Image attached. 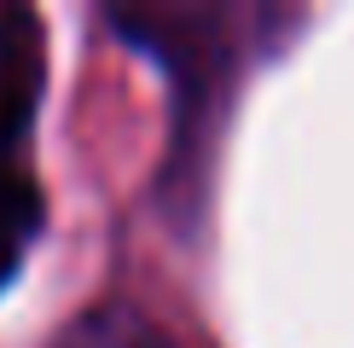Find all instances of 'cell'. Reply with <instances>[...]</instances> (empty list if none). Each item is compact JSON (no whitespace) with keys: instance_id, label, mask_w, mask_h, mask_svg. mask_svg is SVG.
I'll return each mask as SVG.
<instances>
[{"instance_id":"cell-1","label":"cell","mask_w":354,"mask_h":348,"mask_svg":"<svg viewBox=\"0 0 354 348\" xmlns=\"http://www.w3.org/2000/svg\"><path fill=\"white\" fill-rule=\"evenodd\" d=\"M58 348H192V342L180 331H169L157 313L134 308V302H105V308L82 313L58 337Z\"/></svg>"}]
</instances>
